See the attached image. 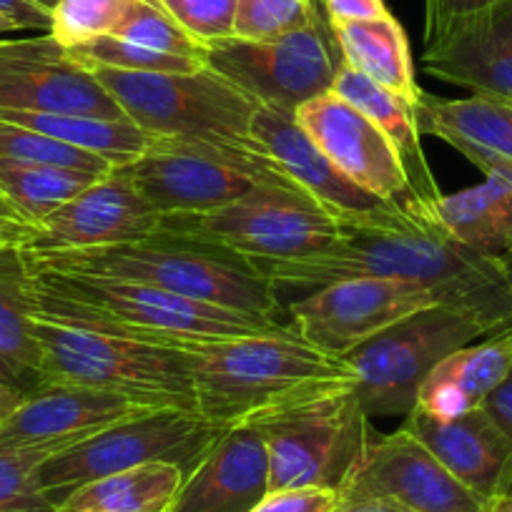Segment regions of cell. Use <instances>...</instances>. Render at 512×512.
<instances>
[{
  "mask_svg": "<svg viewBox=\"0 0 512 512\" xmlns=\"http://www.w3.org/2000/svg\"><path fill=\"white\" fill-rule=\"evenodd\" d=\"M254 264L274 287L395 279L427 289L435 304L477 319L490 334L512 327V289L502 264L460 244L415 196L364 219L339 221V239L319 254Z\"/></svg>",
  "mask_w": 512,
  "mask_h": 512,
  "instance_id": "cell-1",
  "label": "cell"
},
{
  "mask_svg": "<svg viewBox=\"0 0 512 512\" xmlns=\"http://www.w3.org/2000/svg\"><path fill=\"white\" fill-rule=\"evenodd\" d=\"M33 337L41 352V384H81L149 410L199 412L194 374L184 352L146 342L96 317L38 279Z\"/></svg>",
  "mask_w": 512,
  "mask_h": 512,
  "instance_id": "cell-2",
  "label": "cell"
},
{
  "mask_svg": "<svg viewBox=\"0 0 512 512\" xmlns=\"http://www.w3.org/2000/svg\"><path fill=\"white\" fill-rule=\"evenodd\" d=\"M161 344L189 357L196 410L224 427L312 392L354 387L347 359L309 344L292 324L249 337H171Z\"/></svg>",
  "mask_w": 512,
  "mask_h": 512,
  "instance_id": "cell-3",
  "label": "cell"
},
{
  "mask_svg": "<svg viewBox=\"0 0 512 512\" xmlns=\"http://www.w3.org/2000/svg\"><path fill=\"white\" fill-rule=\"evenodd\" d=\"M33 267L63 274L123 279L171 294L254 314L279 322L282 302L277 287L264 277L254 262L186 236L161 234L131 244L101 246L86 251H58V254H28Z\"/></svg>",
  "mask_w": 512,
  "mask_h": 512,
  "instance_id": "cell-4",
  "label": "cell"
},
{
  "mask_svg": "<svg viewBox=\"0 0 512 512\" xmlns=\"http://www.w3.org/2000/svg\"><path fill=\"white\" fill-rule=\"evenodd\" d=\"M246 422L267 445L269 490L329 487L342 495L374 437L354 387L312 392Z\"/></svg>",
  "mask_w": 512,
  "mask_h": 512,
  "instance_id": "cell-5",
  "label": "cell"
},
{
  "mask_svg": "<svg viewBox=\"0 0 512 512\" xmlns=\"http://www.w3.org/2000/svg\"><path fill=\"white\" fill-rule=\"evenodd\" d=\"M88 71L106 88L123 116L146 134L256 146L251 139L256 103L211 68L146 73L91 66Z\"/></svg>",
  "mask_w": 512,
  "mask_h": 512,
  "instance_id": "cell-6",
  "label": "cell"
},
{
  "mask_svg": "<svg viewBox=\"0 0 512 512\" xmlns=\"http://www.w3.org/2000/svg\"><path fill=\"white\" fill-rule=\"evenodd\" d=\"M226 427L189 410H146L48 457L38 482L53 505L73 490L134 467L166 462L189 475Z\"/></svg>",
  "mask_w": 512,
  "mask_h": 512,
  "instance_id": "cell-7",
  "label": "cell"
},
{
  "mask_svg": "<svg viewBox=\"0 0 512 512\" xmlns=\"http://www.w3.org/2000/svg\"><path fill=\"white\" fill-rule=\"evenodd\" d=\"M126 171L164 216L206 214L264 184L294 186L259 146L171 136H151L149 149L126 164Z\"/></svg>",
  "mask_w": 512,
  "mask_h": 512,
  "instance_id": "cell-8",
  "label": "cell"
},
{
  "mask_svg": "<svg viewBox=\"0 0 512 512\" xmlns=\"http://www.w3.org/2000/svg\"><path fill=\"white\" fill-rule=\"evenodd\" d=\"M169 234L199 239L249 262H289L319 254L339 239V224L297 186H256L206 214L164 216Z\"/></svg>",
  "mask_w": 512,
  "mask_h": 512,
  "instance_id": "cell-9",
  "label": "cell"
},
{
  "mask_svg": "<svg viewBox=\"0 0 512 512\" xmlns=\"http://www.w3.org/2000/svg\"><path fill=\"white\" fill-rule=\"evenodd\" d=\"M492 337L477 319L432 304L395 322L344 354L354 372V392L369 417H407L430 369L455 349Z\"/></svg>",
  "mask_w": 512,
  "mask_h": 512,
  "instance_id": "cell-10",
  "label": "cell"
},
{
  "mask_svg": "<svg viewBox=\"0 0 512 512\" xmlns=\"http://www.w3.org/2000/svg\"><path fill=\"white\" fill-rule=\"evenodd\" d=\"M33 274L43 287L53 289L61 297L81 304L96 317L154 344L166 342L171 337H249V334H264L284 327L282 322L196 302V299L149 287V284L88 277V274L48 272V269L38 267H33Z\"/></svg>",
  "mask_w": 512,
  "mask_h": 512,
  "instance_id": "cell-11",
  "label": "cell"
},
{
  "mask_svg": "<svg viewBox=\"0 0 512 512\" xmlns=\"http://www.w3.org/2000/svg\"><path fill=\"white\" fill-rule=\"evenodd\" d=\"M201 61L256 106L297 113L299 106L332 91L342 53L324 18L279 38L246 41L231 36L204 43Z\"/></svg>",
  "mask_w": 512,
  "mask_h": 512,
  "instance_id": "cell-12",
  "label": "cell"
},
{
  "mask_svg": "<svg viewBox=\"0 0 512 512\" xmlns=\"http://www.w3.org/2000/svg\"><path fill=\"white\" fill-rule=\"evenodd\" d=\"M435 299L422 287L395 279H344L324 284L289 304L294 332L322 352L344 357L367 339Z\"/></svg>",
  "mask_w": 512,
  "mask_h": 512,
  "instance_id": "cell-13",
  "label": "cell"
},
{
  "mask_svg": "<svg viewBox=\"0 0 512 512\" xmlns=\"http://www.w3.org/2000/svg\"><path fill=\"white\" fill-rule=\"evenodd\" d=\"M347 500H387L412 512H490L485 500L462 485L407 430L372 437L342 490Z\"/></svg>",
  "mask_w": 512,
  "mask_h": 512,
  "instance_id": "cell-14",
  "label": "cell"
},
{
  "mask_svg": "<svg viewBox=\"0 0 512 512\" xmlns=\"http://www.w3.org/2000/svg\"><path fill=\"white\" fill-rule=\"evenodd\" d=\"M0 113L126 118L88 68L51 36L0 38Z\"/></svg>",
  "mask_w": 512,
  "mask_h": 512,
  "instance_id": "cell-15",
  "label": "cell"
},
{
  "mask_svg": "<svg viewBox=\"0 0 512 512\" xmlns=\"http://www.w3.org/2000/svg\"><path fill=\"white\" fill-rule=\"evenodd\" d=\"M164 214L141 196L126 166H113L33 229L28 254L86 251L161 234Z\"/></svg>",
  "mask_w": 512,
  "mask_h": 512,
  "instance_id": "cell-16",
  "label": "cell"
},
{
  "mask_svg": "<svg viewBox=\"0 0 512 512\" xmlns=\"http://www.w3.org/2000/svg\"><path fill=\"white\" fill-rule=\"evenodd\" d=\"M297 123L322 154L357 186L384 201L410 196L405 166L372 118L334 91L297 108Z\"/></svg>",
  "mask_w": 512,
  "mask_h": 512,
  "instance_id": "cell-17",
  "label": "cell"
},
{
  "mask_svg": "<svg viewBox=\"0 0 512 512\" xmlns=\"http://www.w3.org/2000/svg\"><path fill=\"white\" fill-rule=\"evenodd\" d=\"M146 410L149 407L126 397L81 384H38L0 422V445L51 447L61 452Z\"/></svg>",
  "mask_w": 512,
  "mask_h": 512,
  "instance_id": "cell-18",
  "label": "cell"
},
{
  "mask_svg": "<svg viewBox=\"0 0 512 512\" xmlns=\"http://www.w3.org/2000/svg\"><path fill=\"white\" fill-rule=\"evenodd\" d=\"M251 139L294 186L322 204L337 219V224L364 219L390 204L349 181L304 134L292 111L256 106L251 118Z\"/></svg>",
  "mask_w": 512,
  "mask_h": 512,
  "instance_id": "cell-19",
  "label": "cell"
},
{
  "mask_svg": "<svg viewBox=\"0 0 512 512\" xmlns=\"http://www.w3.org/2000/svg\"><path fill=\"white\" fill-rule=\"evenodd\" d=\"M422 66L472 96L512 103V0L452 23L425 46Z\"/></svg>",
  "mask_w": 512,
  "mask_h": 512,
  "instance_id": "cell-20",
  "label": "cell"
},
{
  "mask_svg": "<svg viewBox=\"0 0 512 512\" xmlns=\"http://www.w3.org/2000/svg\"><path fill=\"white\" fill-rule=\"evenodd\" d=\"M402 430L485 500L512 495V440L482 407L460 417H432L415 407Z\"/></svg>",
  "mask_w": 512,
  "mask_h": 512,
  "instance_id": "cell-21",
  "label": "cell"
},
{
  "mask_svg": "<svg viewBox=\"0 0 512 512\" xmlns=\"http://www.w3.org/2000/svg\"><path fill=\"white\" fill-rule=\"evenodd\" d=\"M269 492V455L254 425L226 427L186 475L169 512H251Z\"/></svg>",
  "mask_w": 512,
  "mask_h": 512,
  "instance_id": "cell-22",
  "label": "cell"
},
{
  "mask_svg": "<svg viewBox=\"0 0 512 512\" xmlns=\"http://www.w3.org/2000/svg\"><path fill=\"white\" fill-rule=\"evenodd\" d=\"M415 118L422 136L442 139L480 171L512 161V103L485 96L437 98L422 91Z\"/></svg>",
  "mask_w": 512,
  "mask_h": 512,
  "instance_id": "cell-23",
  "label": "cell"
},
{
  "mask_svg": "<svg viewBox=\"0 0 512 512\" xmlns=\"http://www.w3.org/2000/svg\"><path fill=\"white\" fill-rule=\"evenodd\" d=\"M512 367V327L455 349L430 369L417 392V410L460 417L480 410Z\"/></svg>",
  "mask_w": 512,
  "mask_h": 512,
  "instance_id": "cell-24",
  "label": "cell"
},
{
  "mask_svg": "<svg viewBox=\"0 0 512 512\" xmlns=\"http://www.w3.org/2000/svg\"><path fill=\"white\" fill-rule=\"evenodd\" d=\"M485 181L427 201L435 219L467 249L490 259L512 254V161L487 166Z\"/></svg>",
  "mask_w": 512,
  "mask_h": 512,
  "instance_id": "cell-25",
  "label": "cell"
},
{
  "mask_svg": "<svg viewBox=\"0 0 512 512\" xmlns=\"http://www.w3.org/2000/svg\"><path fill=\"white\" fill-rule=\"evenodd\" d=\"M332 91L347 103H352L354 108H359L364 116L372 118L379 131L390 139L402 166H405L407 181H410V196L422 201L437 199L440 189H437V181L432 179L430 164H427L425 151H422V134L417 128L415 103L387 91L379 83L369 81L367 76L344 66V63L339 66L337 76H334Z\"/></svg>",
  "mask_w": 512,
  "mask_h": 512,
  "instance_id": "cell-26",
  "label": "cell"
},
{
  "mask_svg": "<svg viewBox=\"0 0 512 512\" xmlns=\"http://www.w3.org/2000/svg\"><path fill=\"white\" fill-rule=\"evenodd\" d=\"M329 26L344 66L417 106L422 88L417 86L410 41L392 13L374 21H334Z\"/></svg>",
  "mask_w": 512,
  "mask_h": 512,
  "instance_id": "cell-27",
  "label": "cell"
},
{
  "mask_svg": "<svg viewBox=\"0 0 512 512\" xmlns=\"http://www.w3.org/2000/svg\"><path fill=\"white\" fill-rule=\"evenodd\" d=\"M184 480L181 467L154 462L86 482L56 512H169Z\"/></svg>",
  "mask_w": 512,
  "mask_h": 512,
  "instance_id": "cell-28",
  "label": "cell"
},
{
  "mask_svg": "<svg viewBox=\"0 0 512 512\" xmlns=\"http://www.w3.org/2000/svg\"><path fill=\"white\" fill-rule=\"evenodd\" d=\"M36 279L23 246H0V357L41 384V352L33 337Z\"/></svg>",
  "mask_w": 512,
  "mask_h": 512,
  "instance_id": "cell-29",
  "label": "cell"
},
{
  "mask_svg": "<svg viewBox=\"0 0 512 512\" xmlns=\"http://www.w3.org/2000/svg\"><path fill=\"white\" fill-rule=\"evenodd\" d=\"M0 118L103 156L113 166L131 164L151 146V134L128 118L93 113H0Z\"/></svg>",
  "mask_w": 512,
  "mask_h": 512,
  "instance_id": "cell-30",
  "label": "cell"
},
{
  "mask_svg": "<svg viewBox=\"0 0 512 512\" xmlns=\"http://www.w3.org/2000/svg\"><path fill=\"white\" fill-rule=\"evenodd\" d=\"M96 179L101 176L0 156V189L33 226L88 189Z\"/></svg>",
  "mask_w": 512,
  "mask_h": 512,
  "instance_id": "cell-31",
  "label": "cell"
},
{
  "mask_svg": "<svg viewBox=\"0 0 512 512\" xmlns=\"http://www.w3.org/2000/svg\"><path fill=\"white\" fill-rule=\"evenodd\" d=\"M0 156L31 161V164L86 171V174L93 176H103L113 169L111 161H106L103 156L76 149V146L63 144V141L38 134V131H31V128L16 126V123L3 121V118H0Z\"/></svg>",
  "mask_w": 512,
  "mask_h": 512,
  "instance_id": "cell-32",
  "label": "cell"
},
{
  "mask_svg": "<svg viewBox=\"0 0 512 512\" xmlns=\"http://www.w3.org/2000/svg\"><path fill=\"white\" fill-rule=\"evenodd\" d=\"M51 447H8L0 445V512H56L38 482V470Z\"/></svg>",
  "mask_w": 512,
  "mask_h": 512,
  "instance_id": "cell-33",
  "label": "cell"
},
{
  "mask_svg": "<svg viewBox=\"0 0 512 512\" xmlns=\"http://www.w3.org/2000/svg\"><path fill=\"white\" fill-rule=\"evenodd\" d=\"M68 56L83 68L103 66L116 68V71H146V73H194L204 68L199 58L169 56V53L151 51V48L136 46L123 38L103 36L96 41H88L83 46L66 48Z\"/></svg>",
  "mask_w": 512,
  "mask_h": 512,
  "instance_id": "cell-34",
  "label": "cell"
},
{
  "mask_svg": "<svg viewBox=\"0 0 512 512\" xmlns=\"http://www.w3.org/2000/svg\"><path fill=\"white\" fill-rule=\"evenodd\" d=\"M136 0H61L51 13V36L63 48L113 36Z\"/></svg>",
  "mask_w": 512,
  "mask_h": 512,
  "instance_id": "cell-35",
  "label": "cell"
},
{
  "mask_svg": "<svg viewBox=\"0 0 512 512\" xmlns=\"http://www.w3.org/2000/svg\"><path fill=\"white\" fill-rule=\"evenodd\" d=\"M324 18L317 0H236L234 36L264 41L302 31Z\"/></svg>",
  "mask_w": 512,
  "mask_h": 512,
  "instance_id": "cell-36",
  "label": "cell"
},
{
  "mask_svg": "<svg viewBox=\"0 0 512 512\" xmlns=\"http://www.w3.org/2000/svg\"><path fill=\"white\" fill-rule=\"evenodd\" d=\"M136 46L151 48V51L169 53V56L199 58L204 56V46L189 36L164 8L159 0H136V6L126 16V21L113 33ZM204 63V61H201Z\"/></svg>",
  "mask_w": 512,
  "mask_h": 512,
  "instance_id": "cell-37",
  "label": "cell"
},
{
  "mask_svg": "<svg viewBox=\"0 0 512 512\" xmlns=\"http://www.w3.org/2000/svg\"><path fill=\"white\" fill-rule=\"evenodd\" d=\"M159 6L201 46L234 36L236 0H159Z\"/></svg>",
  "mask_w": 512,
  "mask_h": 512,
  "instance_id": "cell-38",
  "label": "cell"
},
{
  "mask_svg": "<svg viewBox=\"0 0 512 512\" xmlns=\"http://www.w3.org/2000/svg\"><path fill=\"white\" fill-rule=\"evenodd\" d=\"M339 505H342L339 490L284 487V490H269L251 512H337Z\"/></svg>",
  "mask_w": 512,
  "mask_h": 512,
  "instance_id": "cell-39",
  "label": "cell"
},
{
  "mask_svg": "<svg viewBox=\"0 0 512 512\" xmlns=\"http://www.w3.org/2000/svg\"><path fill=\"white\" fill-rule=\"evenodd\" d=\"M502 0H425V46L435 43L452 23L487 11Z\"/></svg>",
  "mask_w": 512,
  "mask_h": 512,
  "instance_id": "cell-40",
  "label": "cell"
},
{
  "mask_svg": "<svg viewBox=\"0 0 512 512\" xmlns=\"http://www.w3.org/2000/svg\"><path fill=\"white\" fill-rule=\"evenodd\" d=\"M324 16L334 21H374V18L390 16V8L384 0H322Z\"/></svg>",
  "mask_w": 512,
  "mask_h": 512,
  "instance_id": "cell-41",
  "label": "cell"
},
{
  "mask_svg": "<svg viewBox=\"0 0 512 512\" xmlns=\"http://www.w3.org/2000/svg\"><path fill=\"white\" fill-rule=\"evenodd\" d=\"M36 226L11 204L0 189V246H23L26 249Z\"/></svg>",
  "mask_w": 512,
  "mask_h": 512,
  "instance_id": "cell-42",
  "label": "cell"
},
{
  "mask_svg": "<svg viewBox=\"0 0 512 512\" xmlns=\"http://www.w3.org/2000/svg\"><path fill=\"white\" fill-rule=\"evenodd\" d=\"M0 13L11 18L21 31H51V13L43 11L33 0H0Z\"/></svg>",
  "mask_w": 512,
  "mask_h": 512,
  "instance_id": "cell-43",
  "label": "cell"
},
{
  "mask_svg": "<svg viewBox=\"0 0 512 512\" xmlns=\"http://www.w3.org/2000/svg\"><path fill=\"white\" fill-rule=\"evenodd\" d=\"M482 410L497 422L502 432L512 440V367L507 372V377L502 379V384L487 397V402L482 405Z\"/></svg>",
  "mask_w": 512,
  "mask_h": 512,
  "instance_id": "cell-44",
  "label": "cell"
},
{
  "mask_svg": "<svg viewBox=\"0 0 512 512\" xmlns=\"http://www.w3.org/2000/svg\"><path fill=\"white\" fill-rule=\"evenodd\" d=\"M337 512H412V510L387 500H347L339 505Z\"/></svg>",
  "mask_w": 512,
  "mask_h": 512,
  "instance_id": "cell-45",
  "label": "cell"
},
{
  "mask_svg": "<svg viewBox=\"0 0 512 512\" xmlns=\"http://www.w3.org/2000/svg\"><path fill=\"white\" fill-rule=\"evenodd\" d=\"M0 384H8V387H16L21 392H31L36 390V384L26 377V374L18 372L13 364H8L6 359L0 357Z\"/></svg>",
  "mask_w": 512,
  "mask_h": 512,
  "instance_id": "cell-46",
  "label": "cell"
},
{
  "mask_svg": "<svg viewBox=\"0 0 512 512\" xmlns=\"http://www.w3.org/2000/svg\"><path fill=\"white\" fill-rule=\"evenodd\" d=\"M23 397H26V392L16 390V387H8V384H0V422L6 420L21 405Z\"/></svg>",
  "mask_w": 512,
  "mask_h": 512,
  "instance_id": "cell-47",
  "label": "cell"
},
{
  "mask_svg": "<svg viewBox=\"0 0 512 512\" xmlns=\"http://www.w3.org/2000/svg\"><path fill=\"white\" fill-rule=\"evenodd\" d=\"M490 512H512V497H497V500H492Z\"/></svg>",
  "mask_w": 512,
  "mask_h": 512,
  "instance_id": "cell-48",
  "label": "cell"
},
{
  "mask_svg": "<svg viewBox=\"0 0 512 512\" xmlns=\"http://www.w3.org/2000/svg\"><path fill=\"white\" fill-rule=\"evenodd\" d=\"M16 31H21V28H18L11 18H6L3 13H0V36H3V33H16Z\"/></svg>",
  "mask_w": 512,
  "mask_h": 512,
  "instance_id": "cell-49",
  "label": "cell"
},
{
  "mask_svg": "<svg viewBox=\"0 0 512 512\" xmlns=\"http://www.w3.org/2000/svg\"><path fill=\"white\" fill-rule=\"evenodd\" d=\"M500 264H502V272H505V277H507V284H510V289H512V254H507L505 259H500Z\"/></svg>",
  "mask_w": 512,
  "mask_h": 512,
  "instance_id": "cell-50",
  "label": "cell"
},
{
  "mask_svg": "<svg viewBox=\"0 0 512 512\" xmlns=\"http://www.w3.org/2000/svg\"><path fill=\"white\" fill-rule=\"evenodd\" d=\"M33 3H38V6H41L43 11L53 13V8H56L58 3H61V0H33Z\"/></svg>",
  "mask_w": 512,
  "mask_h": 512,
  "instance_id": "cell-51",
  "label": "cell"
},
{
  "mask_svg": "<svg viewBox=\"0 0 512 512\" xmlns=\"http://www.w3.org/2000/svg\"><path fill=\"white\" fill-rule=\"evenodd\" d=\"M317 3H319V6H322V0H317Z\"/></svg>",
  "mask_w": 512,
  "mask_h": 512,
  "instance_id": "cell-52",
  "label": "cell"
},
{
  "mask_svg": "<svg viewBox=\"0 0 512 512\" xmlns=\"http://www.w3.org/2000/svg\"><path fill=\"white\" fill-rule=\"evenodd\" d=\"M510 497H512V495H510Z\"/></svg>",
  "mask_w": 512,
  "mask_h": 512,
  "instance_id": "cell-53",
  "label": "cell"
}]
</instances>
